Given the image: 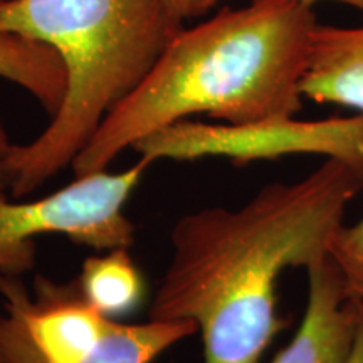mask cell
Instances as JSON below:
<instances>
[{"mask_svg":"<svg viewBox=\"0 0 363 363\" xmlns=\"http://www.w3.org/2000/svg\"><path fill=\"white\" fill-rule=\"evenodd\" d=\"M152 162L140 158L118 174L76 177L66 187L33 202H13L0 189V274L21 276L35 262L34 238L61 234L98 251L128 249L135 227L123 207Z\"/></svg>","mask_w":363,"mask_h":363,"instance_id":"cell-4","label":"cell"},{"mask_svg":"<svg viewBox=\"0 0 363 363\" xmlns=\"http://www.w3.org/2000/svg\"><path fill=\"white\" fill-rule=\"evenodd\" d=\"M328 256L343 276L352 296L363 299V216L350 225L343 222L338 227L331 238Z\"/></svg>","mask_w":363,"mask_h":363,"instance_id":"cell-12","label":"cell"},{"mask_svg":"<svg viewBox=\"0 0 363 363\" xmlns=\"http://www.w3.org/2000/svg\"><path fill=\"white\" fill-rule=\"evenodd\" d=\"M0 363H7V362H6V358L2 357V353H0Z\"/></svg>","mask_w":363,"mask_h":363,"instance_id":"cell-16","label":"cell"},{"mask_svg":"<svg viewBox=\"0 0 363 363\" xmlns=\"http://www.w3.org/2000/svg\"><path fill=\"white\" fill-rule=\"evenodd\" d=\"M308 301L296 333L271 363H343L357 326V298L330 256L306 267Z\"/></svg>","mask_w":363,"mask_h":363,"instance_id":"cell-7","label":"cell"},{"mask_svg":"<svg viewBox=\"0 0 363 363\" xmlns=\"http://www.w3.org/2000/svg\"><path fill=\"white\" fill-rule=\"evenodd\" d=\"M217 2L220 0H187V17H197L206 13L208 9H212ZM301 2L308 4V6H313V4L318 2V0H301ZM333 2H342L347 4V6L355 7L357 11H360L363 13V0H333Z\"/></svg>","mask_w":363,"mask_h":363,"instance_id":"cell-13","label":"cell"},{"mask_svg":"<svg viewBox=\"0 0 363 363\" xmlns=\"http://www.w3.org/2000/svg\"><path fill=\"white\" fill-rule=\"evenodd\" d=\"M197 331L192 321L148 320L142 325L113 321L98 348L79 363H152L167 348ZM0 353L7 363H45L12 313L0 316Z\"/></svg>","mask_w":363,"mask_h":363,"instance_id":"cell-8","label":"cell"},{"mask_svg":"<svg viewBox=\"0 0 363 363\" xmlns=\"http://www.w3.org/2000/svg\"><path fill=\"white\" fill-rule=\"evenodd\" d=\"M163 0H2L0 33L49 44L67 86L48 128L0 158V189L22 199L72 165L116 104L182 29Z\"/></svg>","mask_w":363,"mask_h":363,"instance_id":"cell-3","label":"cell"},{"mask_svg":"<svg viewBox=\"0 0 363 363\" xmlns=\"http://www.w3.org/2000/svg\"><path fill=\"white\" fill-rule=\"evenodd\" d=\"M0 78L33 94L51 116L65 99L67 76L62 59L49 44L26 35L0 33ZM12 145L0 121V158Z\"/></svg>","mask_w":363,"mask_h":363,"instance_id":"cell-10","label":"cell"},{"mask_svg":"<svg viewBox=\"0 0 363 363\" xmlns=\"http://www.w3.org/2000/svg\"><path fill=\"white\" fill-rule=\"evenodd\" d=\"M133 148L152 163L162 158L227 157L238 165H246L254 160L310 153L340 158L363 169V115L320 121L288 118L246 126L184 120L148 135Z\"/></svg>","mask_w":363,"mask_h":363,"instance_id":"cell-5","label":"cell"},{"mask_svg":"<svg viewBox=\"0 0 363 363\" xmlns=\"http://www.w3.org/2000/svg\"><path fill=\"white\" fill-rule=\"evenodd\" d=\"M357 326L353 333L352 347L343 363H363V299L357 298Z\"/></svg>","mask_w":363,"mask_h":363,"instance_id":"cell-14","label":"cell"},{"mask_svg":"<svg viewBox=\"0 0 363 363\" xmlns=\"http://www.w3.org/2000/svg\"><path fill=\"white\" fill-rule=\"evenodd\" d=\"M301 91L315 103L363 115V27L316 26Z\"/></svg>","mask_w":363,"mask_h":363,"instance_id":"cell-9","label":"cell"},{"mask_svg":"<svg viewBox=\"0 0 363 363\" xmlns=\"http://www.w3.org/2000/svg\"><path fill=\"white\" fill-rule=\"evenodd\" d=\"M177 19L184 22L187 17V0H163Z\"/></svg>","mask_w":363,"mask_h":363,"instance_id":"cell-15","label":"cell"},{"mask_svg":"<svg viewBox=\"0 0 363 363\" xmlns=\"http://www.w3.org/2000/svg\"><path fill=\"white\" fill-rule=\"evenodd\" d=\"M363 190V169L340 158L293 184H269L230 211L184 216L170 234L172 259L150 320L192 321L203 363H259L286 328L278 281L289 267L328 256L345 211Z\"/></svg>","mask_w":363,"mask_h":363,"instance_id":"cell-1","label":"cell"},{"mask_svg":"<svg viewBox=\"0 0 363 363\" xmlns=\"http://www.w3.org/2000/svg\"><path fill=\"white\" fill-rule=\"evenodd\" d=\"M78 284L83 296L106 318L131 311L143 296L142 274L125 247L89 256Z\"/></svg>","mask_w":363,"mask_h":363,"instance_id":"cell-11","label":"cell"},{"mask_svg":"<svg viewBox=\"0 0 363 363\" xmlns=\"http://www.w3.org/2000/svg\"><path fill=\"white\" fill-rule=\"evenodd\" d=\"M316 26L301 0H252L182 27L74 158V175L106 170L126 148L192 115L234 126L294 118Z\"/></svg>","mask_w":363,"mask_h":363,"instance_id":"cell-2","label":"cell"},{"mask_svg":"<svg viewBox=\"0 0 363 363\" xmlns=\"http://www.w3.org/2000/svg\"><path fill=\"white\" fill-rule=\"evenodd\" d=\"M4 310L21 321L26 337L45 363H79L98 348L113 320L83 296L76 283L57 284L38 276L34 296L21 276L0 274Z\"/></svg>","mask_w":363,"mask_h":363,"instance_id":"cell-6","label":"cell"},{"mask_svg":"<svg viewBox=\"0 0 363 363\" xmlns=\"http://www.w3.org/2000/svg\"><path fill=\"white\" fill-rule=\"evenodd\" d=\"M0 2H2V0H0Z\"/></svg>","mask_w":363,"mask_h":363,"instance_id":"cell-17","label":"cell"}]
</instances>
